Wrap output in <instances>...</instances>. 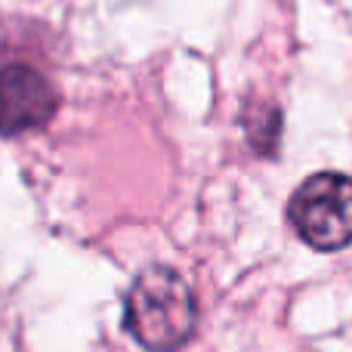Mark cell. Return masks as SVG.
<instances>
[{
    "label": "cell",
    "instance_id": "1",
    "mask_svg": "<svg viewBox=\"0 0 352 352\" xmlns=\"http://www.w3.org/2000/svg\"><path fill=\"white\" fill-rule=\"evenodd\" d=\"M198 306L188 281L170 266H146L124 297V328L148 352H176L195 337Z\"/></svg>",
    "mask_w": 352,
    "mask_h": 352
},
{
    "label": "cell",
    "instance_id": "2",
    "mask_svg": "<svg viewBox=\"0 0 352 352\" xmlns=\"http://www.w3.org/2000/svg\"><path fill=\"white\" fill-rule=\"evenodd\" d=\"M287 219L297 235L316 250H340L352 244V176H309L294 192Z\"/></svg>",
    "mask_w": 352,
    "mask_h": 352
},
{
    "label": "cell",
    "instance_id": "3",
    "mask_svg": "<svg viewBox=\"0 0 352 352\" xmlns=\"http://www.w3.org/2000/svg\"><path fill=\"white\" fill-rule=\"evenodd\" d=\"M59 109L53 80L31 65L0 68V136H19L37 130Z\"/></svg>",
    "mask_w": 352,
    "mask_h": 352
},
{
    "label": "cell",
    "instance_id": "4",
    "mask_svg": "<svg viewBox=\"0 0 352 352\" xmlns=\"http://www.w3.org/2000/svg\"><path fill=\"white\" fill-rule=\"evenodd\" d=\"M278 127H281V115L269 105H256V115L248 121V133H250V142H254L256 152L269 155L278 142Z\"/></svg>",
    "mask_w": 352,
    "mask_h": 352
}]
</instances>
